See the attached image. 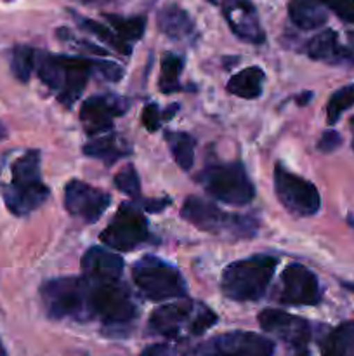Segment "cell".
Here are the masks:
<instances>
[{
  "label": "cell",
  "instance_id": "1",
  "mask_svg": "<svg viewBox=\"0 0 354 356\" xmlns=\"http://www.w3.org/2000/svg\"><path fill=\"white\" fill-rule=\"evenodd\" d=\"M37 72L42 82L54 90L59 103L69 108L76 103L92 73H101L104 79L111 80L117 73V63L94 61L78 56L38 54Z\"/></svg>",
  "mask_w": 354,
  "mask_h": 356
},
{
  "label": "cell",
  "instance_id": "2",
  "mask_svg": "<svg viewBox=\"0 0 354 356\" xmlns=\"http://www.w3.org/2000/svg\"><path fill=\"white\" fill-rule=\"evenodd\" d=\"M217 323V315L196 301L169 302L153 312L149 330L174 341H184L207 332Z\"/></svg>",
  "mask_w": 354,
  "mask_h": 356
},
{
  "label": "cell",
  "instance_id": "3",
  "mask_svg": "<svg viewBox=\"0 0 354 356\" xmlns=\"http://www.w3.org/2000/svg\"><path fill=\"white\" fill-rule=\"evenodd\" d=\"M276 266V257L260 254L231 263L222 271V294L233 301H257L269 287Z\"/></svg>",
  "mask_w": 354,
  "mask_h": 356
},
{
  "label": "cell",
  "instance_id": "4",
  "mask_svg": "<svg viewBox=\"0 0 354 356\" xmlns=\"http://www.w3.org/2000/svg\"><path fill=\"white\" fill-rule=\"evenodd\" d=\"M47 197L49 188L42 183L40 176V152L28 149L12 163V181L3 191V200L14 216H28Z\"/></svg>",
  "mask_w": 354,
  "mask_h": 356
},
{
  "label": "cell",
  "instance_id": "5",
  "mask_svg": "<svg viewBox=\"0 0 354 356\" xmlns=\"http://www.w3.org/2000/svg\"><path fill=\"white\" fill-rule=\"evenodd\" d=\"M180 216L187 222L196 226L198 229H203L212 235L229 236V238H248L257 232V222L252 218L229 214L200 197H187L180 209Z\"/></svg>",
  "mask_w": 354,
  "mask_h": 356
},
{
  "label": "cell",
  "instance_id": "6",
  "mask_svg": "<svg viewBox=\"0 0 354 356\" xmlns=\"http://www.w3.org/2000/svg\"><path fill=\"white\" fill-rule=\"evenodd\" d=\"M47 315L54 320H89V282L85 277H61L45 282L40 289Z\"/></svg>",
  "mask_w": 354,
  "mask_h": 356
},
{
  "label": "cell",
  "instance_id": "7",
  "mask_svg": "<svg viewBox=\"0 0 354 356\" xmlns=\"http://www.w3.org/2000/svg\"><path fill=\"white\" fill-rule=\"evenodd\" d=\"M196 181L208 195L222 204L242 207L255 197V188L245 167L238 162L212 163L198 174Z\"/></svg>",
  "mask_w": 354,
  "mask_h": 356
},
{
  "label": "cell",
  "instance_id": "8",
  "mask_svg": "<svg viewBox=\"0 0 354 356\" xmlns=\"http://www.w3.org/2000/svg\"><path fill=\"white\" fill-rule=\"evenodd\" d=\"M132 278L149 301H169L186 296V282L177 268L156 256H144L132 268Z\"/></svg>",
  "mask_w": 354,
  "mask_h": 356
},
{
  "label": "cell",
  "instance_id": "9",
  "mask_svg": "<svg viewBox=\"0 0 354 356\" xmlns=\"http://www.w3.org/2000/svg\"><path fill=\"white\" fill-rule=\"evenodd\" d=\"M87 278V277H85ZM89 282L90 318H99L106 325H125L135 316V305L130 292L120 280Z\"/></svg>",
  "mask_w": 354,
  "mask_h": 356
},
{
  "label": "cell",
  "instance_id": "10",
  "mask_svg": "<svg viewBox=\"0 0 354 356\" xmlns=\"http://www.w3.org/2000/svg\"><path fill=\"white\" fill-rule=\"evenodd\" d=\"M148 222L134 204H121L110 225L101 233V242L121 252H130L148 240Z\"/></svg>",
  "mask_w": 354,
  "mask_h": 356
},
{
  "label": "cell",
  "instance_id": "11",
  "mask_svg": "<svg viewBox=\"0 0 354 356\" xmlns=\"http://www.w3.org/2000/svg\"><path fill=\"white\" fill-rule=\"evenodd\" d=\"M274 190L278 200L292 214L307 218L319 211L321 198L314 184L304 177L288 172L283 165L274 167Z\"/></svg>",
  "mask_w": 354,
  "mask_h": 356
},
{
  "label": "cell",
  "instance_id": "12",
  "mask_svg": "<svg viewBox=\"0 0 354 356\" xmlns=\"http://www.w3.org/2000/svg\"><path fill=\"white\" fill-rule=\"evenodd\" d=\"M273 341L243 330L212 337L194 351L196 356H273Z\"/></svg>",
  "mask_w": 354,
  "mask_h": 356
},
{
  "label": "cell",
  "instance_id": "13",
  "mask_svg": "<svg viewBox=\"0 0 354 356\" xmlns=\"http://www.w3.org/2000/svg\"><path fill=\"white\" fill-rule=\"evenodd\" d=\"M278 301L292 306H314L321 301L316 275L302 264H290L281 273Z\"/></svg>",
  "mask_w": 354,
  "mask_h": 356
},
{
  "label": "cell",
  "instance_id": "14",
  "mask_svg": "<svg viewBox=\"0 0 354 356\" xmlns=\"http://www.w3.org/2000/svg\"><path fill=\"white\" fill-rule=\"evenodd\" d=\"M111 197L106 191L71 179L65 186V207L73 218L82 219L87 225L99 221L101 216L110 207Z\"/></svg>",
  "mask_w": 354,
  "mask_h": 356
},
{
  "label": "cell",
  "instance_id": "15",
  "mask_svg": "<svg viewBox=\"0 0 354 356\" xmlns=\"http://www.w3.org/2000/svg\"><path fill=\"white\" fill-rule=\"evenodd\" d=\"M128 110V101L113 94L92 96L80 108V122L89 136L106 134L113 120Z\"/></svg>",
  "mask_w": 354,
  "mask_h": 356
},
{
  "label": "cell",
  "instance_id": "16",
  "mask_svg": "<svg viewBox=\"0 0 354 356\" xmlns=\"http://www.w3.org/2000/svg\"><path fill=\"white\" fill-rule=\"evenodd\" d=\"M259 325L266 332L295 348H304L311 339V325L304 318H298L281 309L267 308L260 312Z\"/></svg>",
  "mask_w": 354,
  "mask_h": 356
},
{
  "label": "cell",
  "instance_id": "17",
  "mask_svg": "<svg viewBox=\"0 0 354 356\" xmlns=\"http://www.w3.org/2000/svg\"><path fill=\"white\" fill-rule=\"evenodd\" d=\"M222 14L231 31L238 38L248 44H262L266 40L259 16H257V9L250 0H224Z\"/></svg>",
  "mask_w": 354,
  "mask_h": 356
},
{
  "label": "cell",
  "instance_id": "18",
  "mask_svg": "<svg viewBox=\"0 0 354 356\" xmlns=\"http://www.w3.org/2000/svg\"><path fill=\"white\" fill-rule=\"evenodd\" d=\"M83 277L96 282L120 280L124 273V261L120 256L103 247H90L82 259Z\"/></svg>",
  "mask_w": 354,
  "mask_h": 356
},
{
  "label": "cell",
  "instance_id": "19",
  "mask_svg": "<svg viewBox=\"0 0 354 356\" xmlns=\"http://www.w3.org/2000/svg\"><path fill=\"white\" fill-rule=\"evenodd\" d=\"M307 54L328 65H354V52L340 45L339 35L333 30H323L312 37L307 42Z\"/></svg>",
  "mask_w": 354,
  "mask_h": 356
},
{
  "label": "cell",
  "instance_id": "20",
  "mask_svg": "<svg viewBox=\"0 0 354 356\" xmlns=\"http://www.w3.org/2000/svg\"><path fill=\"white\" fill-rule=\"evenodd\" d=\"M158 28L172 40H189L194 35L193 19L179 6H165L158 13Z\"/></svg>",
  "mask_w": 354,
  "mask_h": 356
},
{
  "label": "cell",
  "instance_id": "21",
  "mask_svg": "<svg viewBox=\"0 0 354 356\" xmlns=\"http://www.w3.org/2000/svg\"><path fill=\"white\" fill-rule=\"evenodd\" d=\"M326 7L321 0H290L288 14L292 23L302 30H316L326 23Z\"/></svg>",
  "mask_w": 354,
  "mask_h": 356
},
{
  "label": "cell",
  "instance_id": "22",
  "mask_svg": "<svg viewBox=\"0 0 354 356\" xmlns=\"http://www.w3.org/2000/svg\"><path fill=\"white\" fill-rule=\"evenodd\" d=\"M83 153L92 159L103 160L106 163H113L124 156L130 155V146L115 134L99 136L83 146Z\"/></svg>",
  "mask_w": 354,
  "mask_h": 356
},
{
  "label": "cell",
  "instance_id": "23",
  "mask_svg": "<svg viewBox=\"0 0 354 356\" xmlns=\"http://www.w3.org/2000/svg\"><path fill=\"white\" fill-rule=\"evenodd\" d=\"M264 79H266V75L259 66H250V68L242 70L229 79L228 92L243 97V99H255L262 94Z\"/></svg>",
  "mask_w": 354,
  "mask_h": 356
},
{
  "label": "cell",
  "instance_id": "24",
  "mask_svg": "<svg viewBox=\"0 0 354 356\" xmlns=\"http://www.w3.org/2000/svg\"><path fill=\"white\" fill-rule=\"evenodd\" d=\"M321 356H354V322L342 323L325 337Z\"/></svg>",
  "mask_w": 354,
  "mask_h": 356
},
{
  "label": "cell",
  "instance_id": "25",
  "mask_svg": "<svg viewBox=\"0 0 354 356\" xmlns=\"http://www.w3.org/2000/svg\"><path fill=\"white\" fill-rule=\"evenodd\" d=\"M165 141L169 145L174 160L183 170H189L194 163V139L186 132H165Z\"/></svg>",
  "mask_w": 354,
  "mask_h": 356
},
{
  "label": "cell",
  "instance_id": "26",
  "mask_svg": "<svg viewBox=\"0 0 354 356\" xmlns=\"http://www.w3.org/2000/svg\"><path fill=\"white\" fill-rule=\"evenodd\" d=\"M106 23L113 28L118 37L124 38L125 42H134L144 35L146 19L142 16H118V14H104Z\"/></svg>",
  "mask_w": 354,
  "mask_h": 356
},
{
  "label": "cell",
  "instance_id": "27",
  "mask_svg": "<svg viewBox=\"0 0 354 356\" xmlns=\"http://www.w3.org/2000/svg\"><path fill=\"white\" fill-rule=\"evenodd\" d=\"M76 21H78L80 28H83V30L89 31V33L96 35L99 40H103L104 44H108L111 49L120 52V54L128 56L132 52V45L128 44V42H125L121 37H118V35L115 33L113 30H110L106 24H101L97 23V21L87 19V17H76Z\"/></svg>",
  "mask_w": 354,
  "mask_h": 356
},
{
  "label": "cell",
  "instance_id": "28",
  "mask_svg": "<svg viewBox=\"0 0 354 356\" xmlns=\"http://www.w3.org/2000/svg\"><path fill=\"white\" fill-rule=\"evenodd\" d=\"M37 66V51L28 45H17L12 51V58H10V70L12 75L16 76L19 82H28L31 76V72Z\"/></svg>",
  "mask_w": 354,
  "mask_h": 356
},
{
  "label": "cell",
  "instance_id": "29",
  "mask_svg": "<svg viewBox=\"0 0 354 356\" xmlns=\"http://www.w3.org/2000/svg\"><path fill=\"white\" fill-rule=\"evenodd\" d=\"M351 106H354V83L340 87L339 90L333 92L328 104H326V122L330 125L337 124L344 111L349 110Z\"/></svg>",
  "mask_w": 354,
  "mask_h": 356
},
{
  "label": "cell",
  "instance_id": "30",
  "mask_svg": "<svg viewBox=\"0 0 354 356\" xmlns=\"http://www.w3.org/2000/svg\"><path fill=\"white\" fill-rule=\"evenodd\" d=\"M183 73V59L176 54H169L162 61L160 89L163 92H174L179 89V76Z\"/></svg>",
  "mask_w": 354,
  "mask_h": 356
},
{
  "label": "cell",
  "instance_id": "31",
  "mask_svg": "<svg viewBox=\"0 0 354 356\" xmlns=\"http://www.w3.org/2000/svg\"><path fill=\"white\" fill-rule=\"evenodd\" d=\"M115 186L120 191L127 193L128 197L137 198L141 195V183H139V176L132 165H127L121 169L115 177Z\"/></svg>",
  "mask_w": 354,
  "mask_h": 356
},
{
  "label": "cell",
  "instance_id": "32",
  "mask_svg": "<svg viewBox=\"0 0 354 356\" xmlns=\"http://www.w3.org/2000/svg\"><path fill=\"white\" fill-rule=\"evenodd\" d=\"M321 2L340 19L354 24V0H321Z\"/></svg>",
  "mask_w": 354,
  "mask_h": 356
},
{
  "label": "cell",
  "instance_id": "33",
  "mask_svg": "<svg viewBox=\"0 0 354 356\" xmlns=\"http://www.w3.org/2000/svg\"><path fill=\"white\" fill-rule=\"evenodd\" d=\"M141 356H187V350L180 344H153L142 351Z\"/></svg>",
  "mask_w": 354,
  "mask_h": 356
},
{
  "label": "cell",
  "instance_id": "34",
  "mask_svg": "<svg viewBox=\"0 0 354 356\" xmlns=\"http://www.w3.org/2000/svg\"><path fill=\"white\" fill-rule=\"evenodd\" d=\"M163 117L160 113L158 106L155 103L146 104L144 110H142V124L148 129L149 132H156L160 129V124H162Z\"/></svg>",
  "mask_w": 354,
  "mask_h": 356
},
{
  "label": "cell",
  "instance_id": "35",
  "mask_svg": "<svg viewBox=\"0 0 354 356\" xmlns=\"http://www.w3.org/2000/svg\"><path fill=\"white\" fill-rule=\"evenodd\" d=\"M340 143H342V138L339 136V132L326 131L325 134L321 136V139H319L318 149H319V152H325V153L333 152V149L339 148Z\"/></svg>",
  "mask_w": 354,
  "mask_h": 356
},
{
  "label": "cell",
  "instance_id": "36",
  "mask_svg": "<svg viewBox=\"0 0 354 356\" xmlns=\"http://www.w3.org/2000/svg\"><path fill=\"white\" fill-rule=\"evenodd\" d=\"M342 287H344V289H347V291L353 292V294H354V282H344Z\"/></svg>",
  "mask_w": 354,
  "mask_h": 356
},
{
  "label": "cell",
  "instance_id": "37",
  "mask_svg": "<svg viewBox=\"0 0 354 356\" xmlns=\"http://www.w3.org/2000/svg\"><path fill=\"white\" fill-rule=\"evenodd\" d=\"M6 134H7V131H6V127H3L2 124H0V141H2L3 138H6Z\"/></svg>",
  "mask_w": 354,
  "mask_h": 356
},
{
  "label": "cell",
  "instance_id": "38",
  "mask_svg": "<svg viewBox=\"0 0 354 356\" xmlns=\"http://www.w3.org/2000/svg\"><path fill=\"white\" fill-rule=\"evenodd\" d=\"M347 37H349V44L353 45V51H354V31H349V33H347Z\"/></svg>",
  "mask_w": 354,
  "mask_h": 356
},
{
  "label": "cell",
  "instance_id": "39",
  "mask_svg": "<svg viewBox=\"0 0 354 356\" xmlns=\"http://www.w3.org/2000/svg\"><path fill=\"white\" fill-rule=\"evenodd\" d=\"M294 356H309V353L305 350H302V348H298V351Z\"/></svg>",
  "mask_w": 354,
  "mask_h": 356
},
{
  "label": "cell",
  "instance_id": "40",
  "mask_svg": "<svg viewBox=\"0 0 354 356\" xmlns=\"http://www.w3.org/2000/svg\"><path fill=\"white\" fill-rule=\"evenodd\" d=\"M0 356H9V355H7V351H6V348H3V344H2V341H0Z\"/></svg>",
  "mask_w": 354,
  "mask_h": 356
},
{
  "label": "cell",
  "instance_id": "41",
  "mask_svg": "<svg viewBox=\"0 0 354 356\" xmlns=\"http://www.w3.org/2000/svg\"><path fill=\"white\" fill-rule=\"evenodd\" d=\"M351 129H353V134H354V118L353 122H351ZM353 146H354V138H353Z\"/></svg>",
  "mask_w": 354,
  "mask_h": 356
},
{
  "label": "cell",
  "instance_id": "42",
  "mask_svg": "<svg viewBox=\"0 0 354 356\" xmlns=\"http://www.w3.org/2000/svg\"><path fill=\"white\" fill-rule=\"evenodd\" d=\"M82 2H92V0H82Z\"/></svg>",
  "mask_w": 354,
  "mask_h": 356
}]
</instances>
